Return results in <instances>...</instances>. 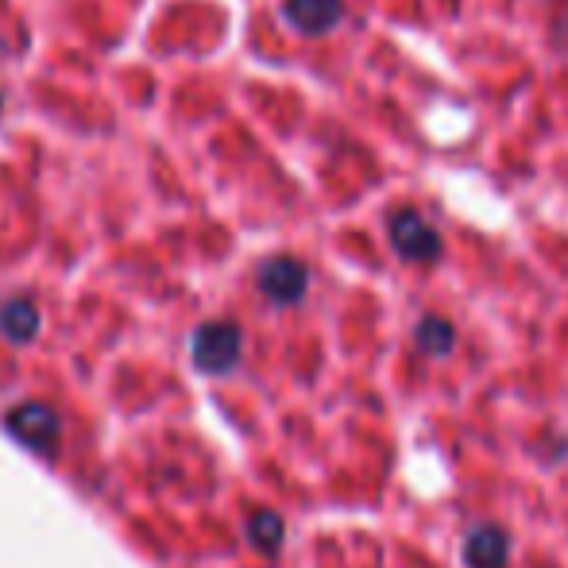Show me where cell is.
Returning <instances> with one entry per match:
<instances>
[{
	"mask_svg": "<svg viewBox=\"0 0 568 568\" xmlns=\"http://www.w3.org/2000/svg\"><path fill=\"white\" fill-rule=\"evenodd\" d=\"M240 348H244V337H240V325L232 322H205L202 329L190 341V352H194L197 372L205 375H225L240 364Z\"/></svg>",
	"mask_w": 568,
	"mask_h": 568,
	"instance_id": "1",
	"label": "cell"
},
{
	"mask_svg": "<svg viewBox=\"0 0 568 568\" xmlns=\"http://www.w3.org/2000/svg\"><path fill=\"white\" fill-rule=\"evenodd\" d=\"M387 236L395 244V252L410 263H434L442 255V232L429 225L422 213L414 210H395L387 217Z\"/></svg>",
	"mask_w": 568,
	"mask_h": 568,
	"instance_id": "2",
	"label": "cell"
},
{
	"mask_svg": "<svg viewBox=\"0 0 568 568\" xmlns=\"http://www.w3.org/2000/svg\"><path fill=\"white\" fill-rule=\"evenodd\" d=\"M8 434L16 437V442H23L28 449L36 453H51L54 445H59V414L51 410L47 403H20L12 414L4 418Z\"/></svg>",
	"mask_w": 568,
	"mask_h": 568,
	"instance_id": "3",
	"label": "cell"
},
{
	"mask_svg": "<svg viewBox=\"0 0 568 568\" xmlns=\"http://www.w3.org/2000/svg\"><path fill=\"white\" fill-rule=\"evenodd\" d=\"M260 291L267 294L275 306H294V302H302V298H306V291H310L306 263L291 260V255L267 260L260 267Z\"/></svg>",
	"mask_w": 568,
	"mask_h": 568,
	"instance_id": "4",
	"label": "cell"
},
{
	"mask_svg": "<svg viewBox=\"0 0 568 568\" xmlns=\"http://www.w3.org/2000/svg\"><path fill=\"white\" fill-rule=\"evenodd\" d=\"M507 557H510V538L503 526L479 523L464 538V561H468V568H507Z\"/></svg>",
	"mask_w": 568,
	"mask_h": 568,
	"instance_id": "5",
	"label": "cell"
},
{
	"mask_svg": "<svg viewBox=\"0 0 568 568\" xmlns=\"http://www.w3.org/2000/svg\"><path fill=\"white\" fill-rule=\"evenodd\" d=\"M283 16L302 36H325L344 20V4L341 0H286Z\"/></svg>",
	"mask_w": 568,
	"mask_h": 568,
	"instance_id": "6",
	"label": "cell"
},
{
	"mask_svg": "<svg viewBox=\"0 0 568 568\" xmlns=\"http://www.w3.org/2000/svg\"><path fill=\"white\" fill-rule=\"evenodd\" d=\"M0 333L12 344H28L39 333V306L31 298H8L0 306Z\"/></svg>",
	"mask_w": 568,
	"mask_h": 568,
	"instance_id": "7",
	"label": "cell"
},
{
	"mask_svg": "<svg viewBox=\"0 0 568 568\" xmlns=\"http://www.w3.org/2000/svg\"><path fill=\"white\" fill-rule=\"evenodd\" d=\"M414 341H418V348L426 352V356L442 359L456 348V329L445 317H422L418 329H414Z\"/></svg>",
	"mask_w": 568,
	"mask_h": 568,
	"instance_id": "8",
	"label": "cell"
},
{
	"mask_svg": "<svg viewBox=\"0 0 568 568\" xmlns=\"http://www.w3.org/2000/svg\"><path fill=\"white\" fill-rule=\"evenodd\" d=\"M247 538H252V546H260L263 554H275L286 538L283 518H278L275 510H260V515H252V523H247Z\"/></svg>",
	"mask_w": 568,
	"mask_h": 568,
	"instance_id": "9",
	"label": "cell"
}]
</instances>
